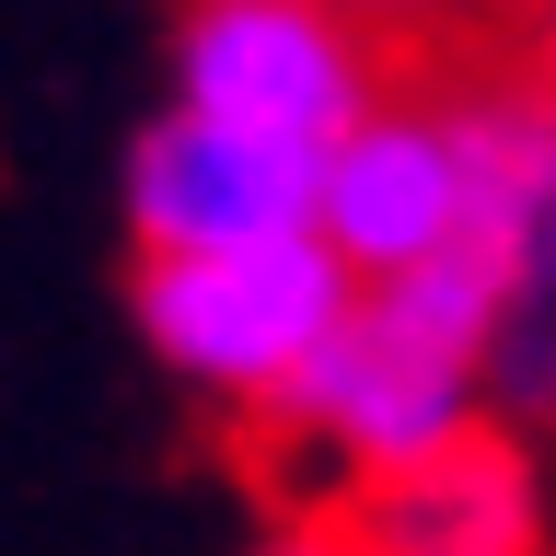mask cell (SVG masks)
<instances>
[{"label": "cell", "instance_id": "obj_1", "mask_svg": "<svg viewBox=\"0 0 556 556\" xmlns=\"http://www.w3.org/2000/svg\"><path fill=\"white\" fill-rule=\"evenodd\" d=\"M359 278L325 255L313 232L243 243V255H128V325L186 394L255 429L290 382L325 359V337L348 325Z\"/></svg>", "mask_w": 556, "mask_h": 556}, {"label": "cell", "instance_id": "obj_2", "mask_svg": "<svg viewBox=\"0 0 556 556\" xmlns=\"http://www.w3.org/2000/svg\"><path fill=\"white\" fill-rule=\"evenodd\" d=\"M394 81H406V59L337 0H186L174 12V104L290 139L313 163L371 104H394Z\"/></svg>", "mask_w": 556, "mask_h": 556}, {"label": "cell", "instance_id": "obj_3", "mask_svg": "<svg viewBox=\"0 0 556 556\" xmlns=\"http://www.w3.org/2000/svg\"><path fill=\"white\" fill-rule=\"evenodd\" d=\"M325 163L290 139L220 128L198 104H163L116 163V208H128V255H243V243L313 232Z\"/></svg>", "mask_w": 556, "mask_h": 556}, {"label": "cell", "instance_id": "obj_4", "mask_svg": "<svg viewBox=\"0 0 556 556\" xmlns=\"http://www.w3.org/2000/svg\"><path fill=\"white\" fill-rule=\"evenodd\" d=\"M325 510L348 521L359 556H545V464L510 417H476L452 429L441 452L417 464H382V476L325 486Z\"/></svg>", "mask_w": 556, "mask_h": 556}, {"label": "cell", "instance_id": "obj_5", "mask_svg": "<svg viewBox=\"0 0 556 556\" xmlns=\"http://www.w3.org/2000/svg\"><path fill=\"white\" fill-rule=\"evenodd\" d=\"M313 243H325L359 290H371V278H406V267H429V255L464 243V151H452L441 93L394 81V104H371V116L325 151Z\"/></svg>", "mask_w": 556, "mask_h": 556}, {"label": "cell", "instance_id": "obj_6", "mask_svg": "<svg viewBox=\"0 0 556 556\" xmlns=\"http://www.w3.org/2000/svg\"><path fill=\"white\" fill-rule=\"evenodd\" d=\"M486 417L556 429V198L533 208V232L510 255V313H498V348H486Z\"/></svg>", "mask_w": 556, "mask_h": 556}, {"label": "cell", "instance_id": "obj_7", "mask_svg": "<svg viewBox=\"0 0 556 556\" xmlns=\"http://www.w3.org/2000/svg\"><path fill=\"white\" fill-rule=\"evenodd\" d=\"M337 12H359V24H371L406 70L486 59V47H476V24H486V12H521V35H533V0H337Z\"/></svg>", "mask_w": 556, "mask_h": 556}, {"label": "cell", "instance_id": "obj_8", "mask_svg": "<svg viewBox=\"0 0 556 556\" xmlns=\"http://www.w3.org/2000/svg\"><path fill=\"white\" fill-rule=\"evenodd\" d=\"M243 556H359V545H348V521L325 510V498H302V510H278Z\"/></svg>", "mask_w": 556, "mask_h": 556}, {"label": "cell", "instance_id": "obj_9", "mask_svg": "<svg viewBox=\"0 0 556 556\" xmlns=\"http://www.w3.org/2000/svg\"><path fill=\"white\" fill-rule=\"evenodd\" d=\"M521 59H533V81L556 93V0H533V35H521Z\"/></svg>", "mask_w": 556, "mask_h": 556}]
</instances>
